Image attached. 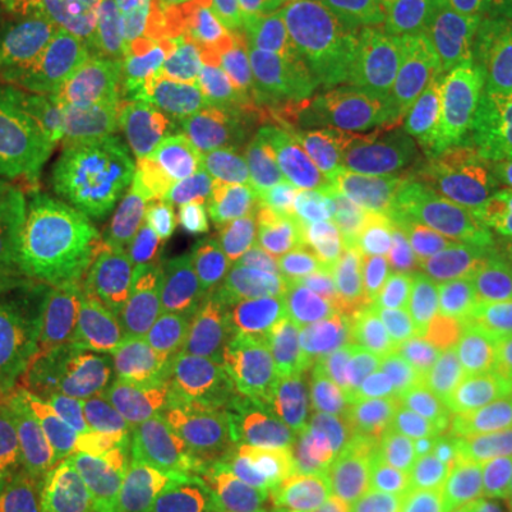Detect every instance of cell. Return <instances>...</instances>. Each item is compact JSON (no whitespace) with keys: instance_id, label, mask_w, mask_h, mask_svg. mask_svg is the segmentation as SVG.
<instances>
[{"instance_id":"obj_5","label":"cell","mask_w":512,"mask_h":512,"mask_svg":"<svg viewBox=\"0 0 512 512\" xmlns=\"http://www.w3.org/2000/svg\"><path fill=\"white\" fill-rule=\"evenodd\" d=\"M242 123L183 111L148 143L109 197L126 211L174 217L197 208H242Z\"/></svg>"},{"instance_id":"obj_2","label":"cell","mask_w":512,"mask_h":512,"mask_svg":"<svg viewBox=\"0 0 512 512\" xmlns=\"http://www.w3.org/2000/svg\"><path fill=\"white\" fill-rule=\"evenodd\" d=\"M205 493L183 439L140 407L74 382L52 407L37 512H194Z\"/></svg>"},{"instance_id":"obj_31","label":"cell","mask_w":512,"mask_h":512,"mask_svg":"<svg viewBox=\"0 0 512 512\" xmlns=\"http://www.w3.org/2000/svg\"><path fill=\"white\" fill-rule=\"evenodd\" d=\"M424 15L456 60L481 63L487 57V32L476 0H424Z\"/></svg>"},{"instance_id":"obj_11","label":"cell","mask_w":512,"mask_h":512,"mask_svg":"<svg viewBox=\"0 0 512 512\" xmlns=\"http://www.w3.org/2000/svg\"><path fill=\"white\" fill-rule=\"evenodd\" d=\"M274 202L302 205L353 245L419 211L393 168L348 163L316 146L296 160Z\"/></svg>"},{"instance_id":"obj_6","label":"cell","mask_w":512,"mask_h":512,"mask_svg":"<svg viewBox=\"0 0 512 512\" xmlns=\"http://www.w3.org/2000/svg\"><path fill=\"white\" fill-rule=\"evenodd\" d=\"M117 57L80 29L35 32L0 46V146L60 131L89 103Z\"/></svg>"},{"instance_id":"obj_14","label":"cell","mask_w":512,"mask_h":512,"mask_svg":"<svg viewBox=\"0 0 512 512\" xmlns=\"http://www.w3.org/2000/svg\"><path fill=\"white\" fill-rule=\"evenodd\" d=\"M296 399L268 367L242 396L234 419L222 436L205 481L214 493L251 501L288 447Z\"/></svg>"},{"instance_id":"obj_18","label":"cell","mask_w":512,"mask_h":512,"mask_svg":"<svg viewBox=\"0 0 512 512\" xmlns=\"http://www.w3.org/2000/svg\"><path fill=\"white\" fill-rule=\"evenodd\" d=\"M183 109L237 123H245L254 111V89L242 55V23L228 0H200L197 6Z\"/></svg>"},{"instance_id":"obj_40","label":"cell","mask_w":512,"mask_h":512,"mask_svg":"<svg viewBox=\"0 0 512 512\" xmlns=\"http://www.w3.org/2000/svg\"><path fill=\"white\" fill-rule=\"evenodd\" d=\"M487 512H512V490H507V493L501 495Z\"/></svg>"},{"instance_id":"obj_42","label":"cell","mask_w":512,"mask_h":512,"mask_svg":"<svg viewBox=\"0 0 512 512\" xmlns=\"http://www.w3.org/2000/svg\"><path fill=\"white\" fill-rule=\"evenodd\" d=\"M0 3H3V6H6V9H12V6H18L20 0H0Z\"/></svg>"},{"instance_id":"obj_37","label":"cell","mask_w":512,"mask_h":512,"mask_svg":"<svg viewBox=\"0 0 512 512\" xmlns=\"http://www.w3.org/2000/svg\"><path fill=\"white\" fill-rule=\"evenodd\" d=\"M495 103H498V120H501V137H504V148H507V171H510V205H512V97L510 94L495 92Z\"/></svg>"},{"instance_id":"obj_36","label":"cell","mask_w":512,"mask_h":512,"mask_svg":"<svg viewBox=\"0 0 512 512\" xmlns=\"http://www.w3.org/2000/svg\"><path fill=\"white\" fill-rule=\"evenodd\" d=\"M237 12V18L242 26H251L256 20L268 18L274 9L282 6V0H228Z\"/></svg>"},{"instance_id":"obj_13","label":"cell","mask_w":512,"mask_h":512,"mask_svg":"<svg viewBox=\"0 0 512 512\" xmlns=\"http://www.w3.org/2000/svg\"><path fill=\"white\" fill-rule=\"evenodd\" d=\"M350 77L322 80L288 106H256L242 123L245 197L274 202L299 157H305L325 134L330 117L348 103Z\"/></svg>"},{"instance_id":"obj_33","label":"cell","mask_w":512,"mask_h":512,"mask_svg":"<svg viewBox=\"0 0 512 512\" xmlns=\"http://www.w3.org/2000/svg\"><path fill=\"white\" fill-rule=\"evenodd\" d=\"M490 319H493L495 336H498V353H501V370L512 382V268L495 288L490 299Z\"/></svg>"},{"instance_id":"obj_9","label":"cell","mask_w":512,"mask_h":512,"mask_svg":"<svg viewBox=\"0 0 512 512\" xmlns=\"http://www.w3.org/2000/svg\"><path fill=\"white\" fill-rule=\"evenodd\" d=\"M239 256L274 319L299 313L330 276L353 262L356 245L293 202H254L239 220Z\"/></svg>"},{"instance_id":"obj_3","label":"cell","mask_w":512,"mask_h":512,"mask_svg":"<svg viewBox=\"0 0 512 512\" xmlns=\"http://www.w3.org/2000/svg\"><path fill=\"white\" fill-rule=\"evenodd\" d=\"M109 288L46 220L20 168L0 165V353L72 365Z\"/></svg>"},{"instance_id":"obj_17","label":"cell","mask_w":512,"mask_h":512,"mask_svg":"<svg viewBox=\"0 0 512 512\" xmlns=\"http://www.w3.org/2000/svg\"><path fill=\"white\" fill-rule=\"evenodd\" d=\"M390 165L419 211L456 220H481L504 237V222L512 205L504 197L490 194L467 174L439 131L404 128L402 143Z\"/></svg>"},{"instance_id":"obj_30","label":"cell","mask_w":512,"mask_h":512,"mask_svg":"<svg viewBox=\"0 0 512 512\" xmlns=\"http://www.w3.org/2000/svg\"><path fill=\"white\" fill-rule=\"evenodd\" d=\"M322 478L316 476L305 456L288 441L274 470L254 495L256 512H319L322 507Z\"/></svg>"},{"instance_id":"obj_32","label":"cell","mask_w":512,"mask_h":512,"mask_svg":"<svg viewBox=\"0 0 512 512\" xmlns=\"http://www.w3.org/2000/svg\"><path fill=\"white\" fill-rule=\"evenodd\" d=\"M382 512H453L444 501L439 484L427 476H410L396 481L384 493Z\"/></svg>"},{"instance_id":"obj_4","label":"cell","mask_w":512,"mask_h":512,"mask_svg":"<svg viewBox=\"0 0 512 512\" xmlns=\"http://www.w3.org/2000/svg\"><path fill=\"white\" fill-rule=\"evenodd\" d=\"M183 114L163 77L117 57L89 103L66 126L37 140L3 143L0 165L86 191H109L131 160Z\"/></svg>"},{"instance_id":"obj_34","label":"cell","mask_w":512,"mask_h":512,"mask_svg":"<svg viewBox=\"0 0 512 512\" xmlns=\"http://www.w3.org/2000/svg\"><path fill=\"white\" fill-rule=\"evenodd\" d=\"M476 3L487 32V49L512 35V0H476Z\"/></svg>"},{"instance_id":"obj_44","label":"cell","mask_w":512,"mask_h":512,"mask_svg":"<svg viewBox=\"0 0 512 512\" xmlns=\"http://www.w3.org/2000/svg\"><path fill=\"white\" fill-rule=\"evenodd\" d=\"M510 433H512V424H510Z\"/></svg>"},{"instance_id":"obj_28","label":"cell","mask_w":512,"mask_h":512,"mask_svg":"<svg viewBox=\"0 0 512 512\" xmlns=\"http://www.w3.org/2000/svg\"><path fill=\"white\" fill-rule=\"evenodd\" d=\"M305 15V0H282L268 18L242 26V55L251 89H262L268 80L291 69L296 37Z\"/></svg>"},{"instance_id":"obj_23","label":"cell","mask_w":512,"mask_h":512,"mask_svg":"<svg viewBox=\"0 0 512 512\" xmlns=\"http://www.w3.org/2000/svg\"><path fill=\"white\" fill-rule=\"evenodd\" d=\"M348 103L330 117L319 151L359 165H387L402 143L404 120L399 97L373 72L350 74Z\"/></svg>"},{"instance_id":"obj_41","label":"cell","mask_w":512,"mask_h":512,"mask_svg":"<svg viewBox=\"0 0 512 512\" xmlns=\"http://www.w3.org/2000/svg\"><path fill=\"white\" fill-rule=\"evenodd\" d=\"M12 362H6V359H0V382H3V376H6V370H9Z\"/></svg>"},{"instance_id":"obj_10","label":"cell","mask_w":512,"mask_h":512,"mask_svg":"<svg viewBox=\"0 0 512 512\" xmlns=\"http://www.w3.org/2000/svg\"><path fill=\"white\" fill-rule=\"evenodd\" d=\"M370 63L402 106L404 128L439 131L441 114L470 86V63L441 43L424 15V0H376L362 9Z\"/></svg>"},{"instance_id":"obj_38","label":"cell","mask_w":512,"mask_h":512,"mask_svg":"<svg viewBox=\"0 0 512 512\" xmlns=\"http://www.w3.org/2000/svg\"><path fill=\"white\" fill-rule=\"evenodd\" d=\"M194 512H256L251 501H239V498H228V495L214 493L208 487V493L202 498V504Z\"/></svg>"},{"instance_id":"obj_35","label":"cell","mask_w":512,"mask_h":512,"mask_svg":"<svg viewBox=\"0 0 512 512\" xmlns=\"http://www.w3.org/2000/svg\"><path fill=\"white\" fill-rule=\"evenodd\" d=\"M484 63H487V69L493 74L495 92L510 94L512 97V35L493 43V46L487 49Z\"/></svg>"},{"instance_id":"obj_26","label":"cell","mask_w":512,"mask_h":512,"mask_svg":"<svg viewBox=\"0 0 512 512\" xmlns=\"http://www.w3.org/2000/svg\"><path fill=\"white\" fill-rule=\"evenodd\" d=\"M424 373H427V359L421 356L419 348L410 345L407 339H399L393 348L348 367L339 376V382L333 384L325 402L356 413L379 404L410 407L424 384Z\"/></svg>"},{"instance_id":"obj_29","label":"cell","mask_w":512,"mask_h":512,"mask_svg":"<svg viewBox=\"0 0 512 512\" xmlns=\"http://www.w3.org/2000/svg\"><path fill=\"white\" fill-rule=\"evenodd\" d=\"M356 447L370 464L384 467V470H399V467L416 464L419 447H416V427H413L410 407L379 404V407L362 410L356 419Z\"/></svg>"},{"instance_id":"obj_7","label":"cell","mask_w":512,"mask_h":512,"mask_svg":"<svg viewBox=\"0 0 512 512\" xmlns=\"http://www.w3.org/2000/svg\"><path fill=\"white\" fill-rule=\"evenodd\" d=\"M487 222L416 211L373 237L356 242L387 293L413 308L436 296H473L493 276V248L501 242Z\"/></svg>"},{"instance_id":"obj_22","label":"cell","mask_w":512,"mask_h":512,"mask_svg":"<svg viewBox=\"0 0 512 512\" xmlns=\"http://www.w3.org/2000/svg\"><path fill=\"white\" fill-rule=\"evenodd\" d=\"M441 137L478 185L510 202V171L495 103V80L484 60L470 63L467 92L441 114Z\"/></svg>"},{"instance_id":"obj_39","label":"cell","mask_w":512,"mask_h":512,"mask_svg":"<svg viewBox=\"0 0 512 512\" xmlns=\"http://www.w3.org/2000/svg\"><path fill=\"white\" fill-rule=\"evenodd\" d=\"M328 12H359V9H365L370 3H376V0H319Z\"/></svg>"},{"instance_id":"obj_43","label":"cell","mask_w":512,"mask_h":512,"mask_svg":"<svg viewBox=\"0 0 512 512\" xmlns=\"http://www.w3.org/2000/svg\"><path fill=\"white\" fill-rule=\"evenodd\" d=\"M359 512H382V507H367V510H359Z\"/></svg>"},{"instance_id":"obj_27","label":"cell","mask_w":512,"mask_h":512,"mask_svg":"<svg viewBox=\"0 0 512 512\" xmlns=\"http://www.w3.org/2000/svg\"><path fill=\"white\" fill-rule=\"evenodd\" d=\"M288 441L325 484L342 476L353 456L348 416L330 402H302V407H296Z\"/></svg>"},{"instance_id":"obj_24","label":"cell","mask_w":512,"mask_h":512,"mask_svg":"<svg viewBox=\"0 0 512 512\" xmlns=\"http://www.w3.org/2000/svg\"><path fill=\"white\" fill-rule=\"evenodd\" d=\"M512 433L510 424L461 441L439 461V490L453 512H487L510 490Z\"/></svg>"},{"instance_id":"obj_15","label":"cell","mask_w":512,"mask_h":512,"mask_svg":"<svg viewBox=\"0 0 512 512\" xmlns=\"http://www.w3.org/2000/svg\"><path fill=\"white\" fill-rule=\"evenodd\" d=\"M413 421L430 453L444 456L461 441L512 424V382L501 367L458 370L427 362Z\"/></svg>"},{"instance_id":"obj_1","label":"cell","mask_w":512,"mask_h":512,"mask_svg":"<svg viewBox=\"0 0 512 512\" xmlns=\"http://www.w3.org/2000/svg\"><path fill=\"white\" fill-rule=\"evenodd\" d=\"M271 348L259 296L234 271L137 282L106 330L100 367L114 393L185 441H205Z\"/></svg>"},{"instance_id":"obj_8","label":"cell","mask_w":512,"mask_h":512,"mask_svg":"<svg viewBox=\"0 0 512 512\" xmlns=\"http://www.w3.org/2000/svg\"><path fill=\"white\" fill-rule=\"evenodd\" d=\"M197 6L200 0H20L9 15L32 32H89L114 55L163 77L183 100Z\"/></svg>"},{"instance_id":"obj_21","label":"cell","mask_w":512,"mask_h":512,"mask_svg":"<svg viewBox=\"0 0 512 512\" xmlns=\"http://www.w3.org/2000/svg\"><path fill=\"white\" fill-rule=\"evenodd\" d=\"M404 339L433 365L458 370L501 365L493 319L473 296H436L404 308Z\"/></svg>"},{"instance_id":"obj_19","label":"cell","mask_w":512,"mask_h":512,"mask_svg":"<svg viewBox=\"0 0 512 512\" xmlns=\"http://www.w3.org/2000/svg\"><path fill=\"white\" fill-rule=\"evenodd\" d=\"M52 407L46 382L12 362L0 382V512H37V473Z\"/></svg>"},{"instance_id":"obj_16","label":"cell","mask_w":512,"mask_h":512,"mask_svg":"<svg viewBox=\"0 0 512 512\" xmlns=\"http://www.w3.org/2000/svg\"><path fill=\"white\" fill-rule=\"evenodd\" d=\"M299 313L348 365L404 339V308L365 265L330 276Z\"/></svg>"},{"instance_id":"obj_25","label":"cell","mask_w":512,"mask_h":512,"mask_svg":"<svg viewBox=\"0 0 512 512\" xmlns=\"http://www.w3.org/2000/svg\"><path fill=\"white\" fill-rule=\"evenodd\" d=\"M265 367L291 390L296 402H325L348 362L302 313H293L274 319Z\"/></svg>"},{"instance_id":"obj_20","label":"cell","mask_w":512,"mask_h":512,"mask_svg":"<svg viewBox=\"0 0 512 512\" xmlns=\"http://www.w3.org/2000/svg\"><path fill=\"white\" fill-rule=\"evenodd\" d=\"M26 174V191L37 211L55 225L74 248L89 259L103 285L126 282L128 276V234L126 211L111 200L109 191H86L72 185L52 183L37 174Z\"/></svg>"},{"instance_id":"obj_12","label":"cell","mask_w":512,"mask_h":512,"mask_svg":"<svg viewBox=\"0 0 512 512\" xmlns=\"http://www.w3.org/2000/svg\"><path fill=\"white\" fill-rule=\"evenodd\" d=\"M242 208H197L174 217L126 211V285L228 271L239 259Z\"/></svg>"}]
</instances>
